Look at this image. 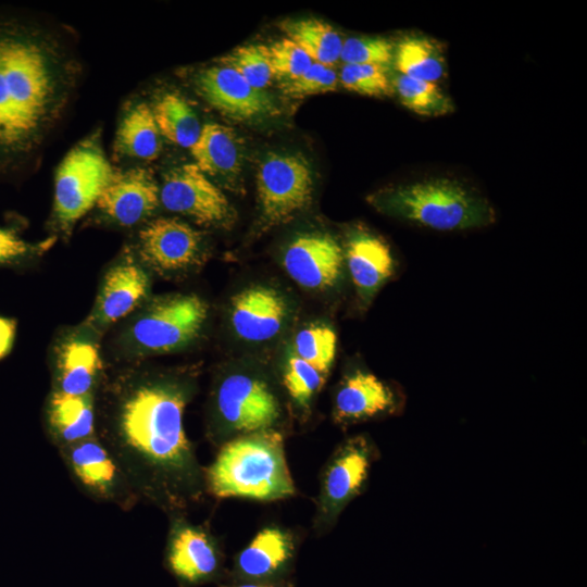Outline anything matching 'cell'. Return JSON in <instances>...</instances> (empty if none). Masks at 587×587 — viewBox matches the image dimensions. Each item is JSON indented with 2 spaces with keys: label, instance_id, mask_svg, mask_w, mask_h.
Listing matches in <instances>:
<instances>
[{
  "label": "cell",
  "instance_id": "cell-31",
  "mask_svg": "<svg viewBox=\"0 0 587 587\" xmlns=\"http://www.w3.org/2000/svg\"><path fill=\"white\" fill-rule=\"evenodd\" d=\"M221 64L237 72L250 86L264 90L273 79V73L263 45L237 47L221 59Z\"/></svg>",
  "mask_w": 587,
  "mask_h": 587
},
{
  "label": "cell",
  "instance_id": "cell-21",
  "mask_svg": "<svg viewBox=\"0 0 587 587\" xmlns=\"http://www.w3.org/2000/svg\"><path fill=\"white\" fill-rule=\"evenodd\" d=\"M195 164L209 177L235 184L242 171L243 152L236 132L223 124L209 122L190 148Z\"/></svg>",
  "mask_w": 587,
  "mask_h": 587
},
{
  "label": "cell",
  "instance_id": "cell-5",
  "mask_svg": "<svg viewBox=\"0 0 587 587\" xmlns=\"http://www.w3.org/2000/svg\"><path fill=\"white\" fill-rule=\"evenodd\" d=\"M113 174L96 140L89 138L73 147L55 175L53 211L58 222L68 227L83 217L97 204Z\"/></svg>",
  "mask_w": 587,
  "mask_h": 587
},
{
  "label": "cell",
  "instance_id": "cell-34",
  "mask_svg": "<svg viewBox=\"0 0 587 587\" xmlns=\"http://www.w3.org/2000/svg\"><path fill=\"white\" fill-rule=\"evenodd\" d=\"M395 43L382 37H350L342 42L340 60L345 64L389 67L394 62Z\"/></svg>",
  "mask_w": 587,
  "mask_h": 587
},
{
  "label": "cell",
  "instance_id": "cell-23",
  "mask_svg": "<svg viewBox=\"0 0 587 587\" xmlns=\"http://www.w3.org/2000/svg\"><path fill=\"white\" fill-rule=\"evenodd\" d=\"M102 369L98 348L83 339L65 342L57 363L55 389L68 395L95 394Z\"/></svg>",
  "mask_w": 587,
  "mask_h": 587
},
{
  "label": "cell",
  "instance_id": "cell-16",
  "mask_svg": "<svg viewBox=\"0 0 587 587\" xmlns=\"http://www.w3.org/2000/svg\"><path fill=\"white\" fill-rule=\"evenodd\" d=\"M165 565L180 584L195 586L215 574L218 554L204 529L176 519L167 539Z\"/></svg>",
  "mask_w": 587,
  "mask_h": 587
},
{
  "label": "cell",
  "instance_id": "cell-30",
  "mask_svg": "<svg viewBox=\"0 0 587 587\" xmlns=\"http://www.w3.org/2000/svg\"><path fill=\"white\" fill-rule=\"evenodd\" d=\"M336 352L337 335L329 326L312 325L296 335L292 353L325 375L335 361Z\"/></svg>",
  "mask_w": 587,
  "mask_h": 587
},
{
  "label": "cell",
  "instance_id": "cell-38",
  "mask_svg": "<svg viewBox=\"0 0 587 587\" xmlns=\"http://www.w3.org/2000/svg\"><path fill=\"white\" fill-rule=\"evenodd\" d=\"M16 335V321L0 315V361L13 349Z\"/></svg>",
  "mask_w": 587,
  "mask_h": 587
},
{
  "label": "cell",
  "instance_id": "cell-39",
  "mask_svg": "<svg viewBox=\"0 0 587 587\" xmlns=\"http://www.w3.org/2000/svg\"><path fill=\"white\" fill-rule=\"evenodd\" d=\"M238 587H270V586L259 585V584H243Z\"/></svg>",
  "mask_w": 587,
  "mask_h": 587
},
{
  "label": "cell",
  "instance_id": "cell-28",
  "mask_svg": "<svg viewBox=\"0 0 587 587\" xmlns=\"http://www.w3.org/2000/svg\"><path fill=\"white\" fill-rule=\"evenodd\" d=\"M291 540L279 528H264L238 557L240 571L250 577H264L279 570L291 555Z\"/></svg>",
  "mask_w": 587,
  "mask_h": 587
},
{
  "label": "cell",
  "instance_id": "cell-33",
  "mask_svg": "<svg viewBox=\"0 0 587 587\" xmlns=\"http://www.w3.org/2000/svg\"><path fill=\"white\" fill-rule=\"evenodd\" d=\"M326 375L295 353L288 357L283 382L291 399L299 405H308L324 384Z\"/></svg>",
  "mask_w": 587,
  "mask_h": 587
},
{
  "label": "cell",
  "instance_id": "cell-10",
  "mask_svg": "<svg viewBox=\"0 0 587 587\" xmlns=\"http://www.w3.org/2000/svg\"><path fill=\"white\" fill-rule=\"evenodd\" d=\"M197 93L223 115L238 122H259L278 113L273 97L250 86L237 72L214 65L195 77Z\"/></svg>",
  "mask_w": 587,
  "mask_h": 587
},
{
  "label": "cell",
  "instance_id": "cell-15",
  "mask_svg": "<svg viewBox=\"0 0 587 587\" xmlns=\"http://www.w3.org/2000/svg\"><path fill=\"white\" fill-rule=\"evenodd\" d=\"M344 255L350 279L364 302L392 278L398 267L390 246L363 227L350 230Z\"/></svg>",
  "mask_w": 587,
  "mask_h": 587
},
{
  "label": "cell",
  "instance_id": "cell-17",
  "mask_svg": "<svg viewBox=\"0 0 587 587\" xmlns=\"http://www.w3.org/2000/svg\"><path fill=\"white\" fill-rule=\"evenodd\" d=\"M140 254L159 271H178L196 262L201 249V236L178 218L161 217L147 224L139 233Z\"/></svg>",
  "mask_w": 587,
  "mask_h": 587
},
{
  "label": "cell",
  "instance_id": "cell-26",
  "mask_svg": "<svg viewBox=\"0 0 587 587\" xmlns=\"http://www.w3.org/2000/svg\"><path fill=\"white\" fill-rule=\"evenodd\" d=\"M279 27L313 62L332 66L340 60L344 40L329 24L310 17L286 20Z\"/></svg>",
  "mask_w": 587,
  "mask_h": 587
},
{
  "label": "cell",
  "instance_id": "cell-36",
  "mask_svg": "<svg viewBox=\"0 0 587 587\" xmlns=\"http://www.w3.org/2000/svg\"><path fill=\"white\" fill-rule=\"evenodd\" d=\"M339 83L338 74L332 66L313 62L299 77L283 82V92L294 99L334 91Z\"/></svg>",
  "mask_w": 587,
  "mask_h": 587
},
{
  "label": "cell",
  "instance_id": "cell-24",
  "mask_svg": "<svg viewBox=\"0 0 587 587\" xmlns=\"http://www.w3.org/2000/svg\"><path fill=\"white\" fill-rule=\"evenodd\" d=\"M392 64L399 74L430 83L438 84L447 75L442 45L423 35L402 37L395 45Z\"/></svg>",
  "mask_w": 587,
  "mask_h": 587
},
{
  "label": "cell",
  "instance_id": "cell-11",
  "mask_svg": "<svg viewBox=\"0 0 587 587\" xmlns=\"http://www.w3.org/2000/svg\"><path fill=\"white\" fill-rule=\"evenodd\" d=\"M217 411L223 421L241 432H263L279 417V404L270 388L254 377L234 374L220 385Z\"/></svg>",
  "mask_w": 587,
  "mask_h": 587
},
{
  "label": "cell",
  "instance_id": "cell-3",
  "mask_svg": "<svg viewBox=\"0 0 587 587\" xmlns=\"http://www.w3.org/2000/svg\"><path fill=\"white\" fill-rule=\"evenodd\" d=\"M382 212L435 232H463L492 225L489 199L450 177H428L392 186L372 197Z\"/></svg>",
  "mask_w": 587,
  "mask_h": 587
},
{
  "label": "cell",
  "instance_id": "cell-14",
  "mask_svg": "<svg viewBox=\"0 0 587 587\" xmlns=\"http://www.w3.org/2000/svg\"><path fill=\"white\" fill-rule=\"evenodd\" d=\"M160 204V187L153 174L143 167L114 172L99 197L98 208L123 226L148 218Z\"/></svg>",
  "mask_w": 587,
  "mask_h": 587
},
{
  "label": "cell",
  "instance_id": "cell-25",
  "mask_svg": "<svg viewBox=\"0 0 587 587\" xmlns=\"http://www.w3.org/2000/svg\"><path fill=\"white\" fill-rule=\"evenodd\" d=\"M162 136L151 107L137 103L123 116L117 128L114 150L121 155L151 161L160 155Z\"/></svg>",
  "mask_w": 587,
  "mask_h": 587
},
{
  "label": "cell",
  "instance_id": "cell-32",
  "mask_svg": "<svg viewBox=\"0 0 587 587\" xmlns=\"http://www.w3.org/2000/svg\"><path fill=\"white\" fill-rule=\"evenodd\" d=\"M338 78L344 88L360 95L387 97L394 93L389 67L344 64Z\"/></svg>",
  "mask_w": 587,
  "mask_h": 587
},
{
  "label": "cell",
  "instance_id": "cell-13",
  "mask_svg": "<svg viewBox=\"0 0 587 587\" xmlns=\"http://www.w3.org/2000/svg\"><path fill=\"white\" fill-rule=\"evenodd\" d=\"M284 267L300 286L325 289L334 286L345 268L344 248L328 234H302L287 247Z\"/></svg>",
  "mask_w": 587,
  "mask_h": 587
},
{
  "label": "cell",
  "instance_id": "cell-18",
  "mask_svg": "<svg viewBox=\"0 0 587 587\" xmlns=\"http://www.w3.org/2000/svg\"><path fill=\"white\" fill-rule=\"evenodd\" d=\"M376 459V448L365 436L347 440L332 460L324 479L326 507L337 513L359 495Z\"/></svg>",
  "mask_w": 587,
  "mask_h": 587
},
{
  "label": "cell",
  "instance_id": "cell-22",
  "mask_svg": "<svg viewBox=\"0 0 587 587\" xmlns=\"http://www.w3.org/2000/svg\"><path fill=\"white\" fill-rule=\"evenodd\" d=\"M148 287V277L137 264L124 261L113 266L101 287L97 320L111 324L126 316L146 297Z\"/></svg>",
  "mask_w": 587,
  "mask_h": 587
},
{
  "label": "cell",
  "instance_id": "cell-9",
  "mask_svg": "<svg viewBox=\"0 0 587 587\" xmlns=\"http://www.w3.org/2000/svg\"><path fill=\"white\" fill-rule=\"evenodd\" d=\"M160 202L205 226L224 224L233 215L226 196L195 163L173 167L164 175Z\"/></svg>",
  "mask_w": 587,
  "mask_h": 587
},
{
  "label": "cell",
  "instance_id": "cell-20",
  "mask_svg": "<svg viewBox=\"0 0 587 587\" xmlns=\"http://www.w3.org/2000/svg\"><path fill=\"white\" fill-rule=\"evenodd\" d=\"M45 423L57 450L96 436L95 394L76 396L53 390L46 404Z\"/></svg>",
  "mask_w": 587,
  "mask_h": 587
},
{
  "label": "cell",
  "instance_id": "cell-27",
  "mask_svg": "<svg viewBox=\"0 0 587 587\" xmlns=\"http://www.w3.org/2000/svg\"><path fill=\"white\" fill-rule=\"evenodd\" d=\"M161 136L190 149L198 140L202 125L190 104L176 92L160 96L151 107Z\"/></svg>",
  "mask_w": 587,
  "mask_h": 587
},
{
  "label": "cell",
  "instance_id": "cell-6",
  "mask_svg": "<svg viewBox=\"0 0 587 587\" xmlns=\"http://www.w3.org/2000/svg\"><path fill=\"white\" fill-rule=\"evenodd\" d=\"M257 191L264 224L287 223L312 200L313 175L308 160L297 153H266L257 171Z\"/></svg>",
  "mask_w": 587,
  "mask_h": 587
},
{
  "label": "cell",
  "instance_id": "cell-8",
  "mask_svg": "<svg viewBox=\"0 0 587 587\" xmlns=\"http://www.w3.org/2000/svg\"><path fill=\"white\" fill-rule=\"evenodd\" d=\"M207 314L205 303L195 295L167 297L153 303L136 321L132 337L145 351H171L198 335Z\"/></svg>",
  "mask_w": 587,
  "mask_h": 587
},
{
  "label": "cell",
  "instance_id": "cell-7",
  "mask_svg": "<svg viewBox=\"0 0 587 587\" xmlns=\"http://www.w3.org/2000/svg\"><path fill=\"white\" fill-rule=\"evenodd\" d=\"M75 486L93 501L124 512L140 501L113 455L97 436L57 450Z\"/></svg>",
  "mask_w": 587,
  "mask_h": 587
},
{
  "label": "cell",
  "instance_id": "cell-12",
  "mask_svg": "<svg viewBox=\"0 0 587 587\" xmlns=\"http://www.w3.org/2000/svg\"><path fill=\"white\" fill-rule=\"evenodd\" d=\"M403 392L374 373L354 369L342 379L335 397V417L344 424L399 413Z\"/></svg>",
  "mask_w": 587,
  "mask_h": 587
},
{
  "label": "cell",
  "instance_id": "cell-35",
  "mask_svg": "<svg viewBox=\"0 0 587 587\" xmlns=\"http://www.w3.org/2000/svg\"><path fill=\"white\" fill-rule=\"evenodd\" d=\"M263 50L273 76L284 82L299 77L313 63L309 55L287 37L271 45H263Z\"/></svg>",
  "mask_w": 587,
  "mask_h": 587
},
{
  "label": "cell",
  "instance_id": "cell-2",
  "mask_svg": "<svg viewBox=\"0 0 587 587\" xmlns=\"http://www.w3.org/2000/svg\"><path fill=\"white\" fill-rule=\"evenodd\" d=\"M74 63L39 28L0 20V166L32 152L62 113Z\"/></svg>",
  "mask_w": 587,
  "mask_h": 587
},
{
  "label": "cell",
  "instance_id": "cell-4",
  "mask_svg": "<svg viewBox=\"0 0 587 587\" xmlns=\"http://www.w3.org/2000/svg\"><path fill=\"white\" fill-rule=\"evenodd\" d=\"M205 484L220 498L268 501L295 492L282 437L265 430L224 445L207 470Z\"/></svg>",
  "mask_w": 587,
  "mask_h": 587
},
{
  "label": "cell",
  "instance_id": "cell-1",
  "mask_svg": "<svg viewBox=\"0 0 587 587\" xmlns=\"http://www.w3.org/2000/svg\"><path fill=\"white\" fill-rule=\"evenodd\" d=\"M112 397L96 436L139 500L164 510L184 507L202 480L184 427L187 392L176 383L149 378L123 385Z\"/></svg>",
  "mask_w": 587,
  "mask_h": 587
},
{
  "label": "cell",
  "instance_id": "cell-29",
  "mask_svg": "<svg viewBox=\"0 0 587 587\" xmlns=\"http://www.w3.org/2000/svg\"><path fill=\"white\" fill-rule=\"evenodd\" d=\"M391 86L400 103L419 115L435 117L454 110L452 99L436 83L396 73Z\"/></svg>",
  "mask_w": 587,
  "mask_h": 587
},
{
  "label": "cell",
  "instance_id": "cell-19",
  "mask_svg": "<svg viewBox=\"0 0 587 587\" xmlns=\"http://www.w3.org/2000/svg\"><path fill=\"white\" fill-rule=\"evenodd\" d=\"M286 317V303L274 289L252 287L232 300L230 322L235 333L247 341L274 337Z\"/></svg>",
  "mask_w": 587,
  "mask_h": 587
},
{
  "label": "cell",
  "instance_id": "cell-37",
  "mask_svg": "<svg viewBox=\"0 0 587 587\" xmlns=\"http://www.w3.org/2000/svg\"><path fill=\"white\" fill-rule=\"evenodd\" d=\"M34 248L12 228L0 227V265L14 264L24 260Z\"/></svg>",
  "mask_w": 587,
  "mask_h": 587
}]
</instances>
